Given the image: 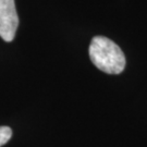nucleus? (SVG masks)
I'll return each instance as SVG.
<instances>
[{"label":"nucleus","mask_w":147,"mask_h":147,"mask_svg":"<svg viewBox=\"0 0 147 147\" xmlns=\"http://www.w3.org/2000/svg\"><path fill=\"white\" fill-rule=\"evenodd\" d=\"M19 26L14 0H0V37L7 42L14 39Z\"/></svg>","instance_id":"nucleus-2"},{"label":"nucleus","mask_w":147,"mask_h":147,"mask_svg":"<svg viewBox=\"0 0 147 147\" xmlns=\"http://www.w3.org/2000/svg\"><path fill=\"white\" fill-rule=\"evenodd\" d=\"M89 58L100 71L119 74L125 67V57L116 42L105 36H95L89 45Z\"/></svg>","instance_id":"nucleus-1"},{"label":"nucleus","mask_w":147,"mask_h":147,"mask_svg":"<svg viewBox=\"0 0 147 147\" xmlns=\"http://www.w3.org/2000/svg\"><path fill=\"white\" fill-rule=\"evenodd\" d=\"M12 136V130L9 126H0V147L9 142Z\"/></svg>","instance_id":"nucleus-3"}]
</instances>
